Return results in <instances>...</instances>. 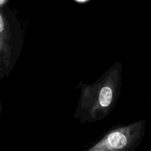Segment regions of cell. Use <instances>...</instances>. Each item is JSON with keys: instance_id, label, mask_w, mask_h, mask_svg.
Returning a JSON list of instances; mask_svg holds the SVG:
<instances>
[{"instance_id": "obj_1", "label": "cell", "mask_w": 151, "mask_h": 151, "mask_svg": "<svg viewBox=\"0 0 151 151\" xmlns=\"http://www.w3.org/2000/svg\"><path fill=\"white\" fill-rule=\"evenodd\" d=\"M119 77L118 69H111L103 79L94 85L85 87L78 110L82 111L91 120H97L106 116L117 97Z\"/></svg>"}, {"instance_id": "obj_2", "label": "cell", "mask_w": 151, "mask_h": 151, "mask_svg": "<svg viewBox=\"0 0 151 151\" xmlns=\"http://www.w3.org/2000/svg\"><path fill=\"white\" fill-rule=\"evenodd\" d=\"M145 121L116 128L105 136L89 151L128 150L137 146L145 134Z\"/></svg>"}, {"instance_id": "obj_3", "label": "cell", "mask_w": 151, "mask_h": 151, "mask_svg": "<svg viewBox=\"0 0 151 151\" xmlns=\"http://www.w3.org/2000/svg\"><path fill=\"white\" fill-rule=\"evenodd\" d=\"M13 29L8 16L0 10V50L7 72L13 58Z\"/></svg>"}, {"instance_id": "obj_4", "label": "cell", "mask_w": 151, "mask_h": 151, "mask_svg": "<svg viewBox=\"0 0 151 151\" xmlns=\"http://www.w3.org/2000/svg\"><path fill=\"white\" fill-rule=\"evenodd\" d=\"M6 72H7V71H6L5 66H4L2 55H1V50H0V81H1V78H3V75L5 74Z\"/></svg>"}, {"instance_id": "obj_5", "label": "cell", "mask_w": 151, "mask_h": 151, "mask_svg": "<svg viewBox=\"0 0 151 151\" xmlns=\"http://www.w3.org/2000/svg\"><path fill=\"white\" fill-rule=\"evenodd\" d=\"M1 109H2V106H1V99H0V116H1Z\"/></svg>"}, {"instance_id": "obj_6", "label": "cell", "mask_w": 151, "mask_h": 151, "mask_svg": "<svg viewBox=\"0 0 151 151\" xmlns=\"http://www.w3.org/2000/svg\"><path fill=\"white\" fill-rule=\"evenodd\" d=\"M150 137H151V131H150Z\"/></svg>"}]
</instances>
